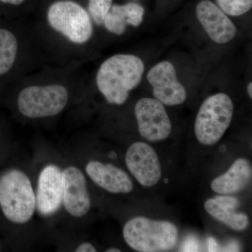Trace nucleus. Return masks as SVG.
I'll list each match as a JSON object with an SVG mask.
<instances>
[{"mask_svg": "<svg viewBox=\"0 0 252 252\" xmlns=\"http://www.w3.org/2000/svg\"><path fill=\"white\" fill-rule=\"evenodd\" d=\"M0 207L5 217L15 223H27L36 208V197L31 180L18 169L0 175Z\"/></svg>", "mask_w": 252, "mask_h": 252, "instance_id": "f03ea898", "label": "nucleus"}, {"mask_svg": "<svg viewBox=\"0 0 252 252\" xmlns=\"http://www.w3.org/2000/svg\"><path fill=\"white\" fill-rule=\"evenodd\" d=\"M68 97L67 89L61 85L29 86L18 94V109L31 119L53 117L62 112Z\"/></svg>", "mask_w": 252, "mask_h": 252, "instance_id": "39448f33", "label": "nucleus"}, {"mask_svg": "<svg viewBox=\"0 0 252 252\" xmlns=\"http://www.w3.org/2000/svg\"><path fill=\"white\" fill-rule=\"evenodd\" d=\"M248 93L250 97H252V83L250 82L248 85Z\"/></svg>", "mask_w": 252, "mask_h": 252, "instance_id": "5701e85b", "label": "nucleus"}, {"mask_svg": "<svg viewBox=\"0 0 252 252\" xmlns=\"http://www.w3.org/2000/svg\"><path fill=\"white\" fill-rule=\"evenodd\" d=\"M215 200L217 203L220 204L223 206L229 207V208L236 210L240 205V201L238 199L235 197L229 196L228 195H217L215 197Z\"/></svg>", "mask_w": 252, "mask_h": 252, "instance_id": "aec40b11", "label": "nucleus"}, {"mask_svg": "<svg viewBox=\"0 0 252 252\" xmlns=\"http://www.w3.org/2000/svg\"><path fill=\"white\" fill-rule=\"evenodd\" d=\"M126 162L129 171L143 187H154L161 178V166L157 152L145 142L131 144L126 152Z\"/></svg>", "mask_w": 252, "mask_h": 252, "instance_id": "6e6552de", "label": "nucleus"}, {"mask_svg": "<svg viewBox=\"0 0 252 252\" xmlns=\"http://www.w3.org/2000/svg\"><path fill=\"white\" fill-rule=\"evenodd\" d=\"M17 51L16 36L7 30L0 29V75L6 74L13 67Z\"/></svg>", "mask_w": 252, "mask_h": 252, "instance_id": "f3484780", "label": "nucleus"}, {"mask_svg": "<svg viewBox=\"0 0 252 252\" xmlns=\"http://www.w3.org/2000/svg\"><path fill=\"white\" fill-rule=\"evenodd\" d=\"M1 1L5 3H9V4L18 5L23 3L25 0H1Z\"/></svg>", "mask_w": 252, "mask_h": 252, "instance_id": "4be33fe9", "label": "nucleus"}, {"mask_svg": "<svg viewBox=\"0 0 252 252\" xmlns=\"http://www.w3.org/2000/svg\"><path fill=\"white\" fill-rule=\"evenodd\" d=\"M113 0H89V10L96 24H103L104 18L112 6Z\"/></svg>", "mask_w": 252, "mask_h": 252, "instance_id": "6ab92c4d", "label": "nucleus"}, {"mask_svg": "<svg viewBox=\"0 0 252 252\" xmlns=\"http://www.w3.org/2000/svg\"><path fill=\"white\" fill-rule=\"evenodd\" d=\"M204 207L210 216L237 231H243L250 225V220L246 214L238 213L234 209L223 206L217 203L215 198L207 200Z\"/></svg>", "mask_w": 252, "mask_h": 252, "instance_id": "dca6fc26", "label": "nucleus"}, {"mask_svg": "<svg viewBox=\"0 0 252 252\" xmlns=\"http://www.w3.org/2000/svg\"><path fill=\"white\" fill-rule=\"evenodd\" d=\"M107 252H121L122 251H121L120 250H119V249H117V248H110V249H108V250H107V251H106Z\"/></svg>", "mask_w": 252, "mask_h": 252, "instance_id": "b1692460", "label": "nucleus"}, {"mask_svg": "<svg viewBox=\"0 0 252 252\" xmlns=\"http://www.w3.org/2000/svg\"><path fill=\"white\" fill-rule=\"evenodd\" d=\"M36 207L39 215L49 217L59 211L63 203V171L55 165L44 167L38 180Z\"/></svg>", "mask_w": 252, "mask_h": 252, "instance_id": "9d476101", "label": "nucleus"}, {"mask_svg": "<svg viewBox=\"0 0 252 252\" xmlns=\"http://www.w3.org/2000/svg\"><path fill=\"white\" fill-rule=\"evenodd\" d=\"M252 168L248 159L238 158L229 170L211 182V189L220 195H231L246 188L252 181Z\"/></svg>", "mask_w": 252, "mask_h": 252, "instance_id": "4468645a", "label": "nucleus"}, {"mask_svg": "<svg viewBox=\"0 0 252 252\" xmlns=\"http://www.w3.org/2000/svg\"><path fill=\"white\" fill-rule=\"evenodd\" d=\"M63 203L68 213L74 217L85 216L91 206L85 176L77 167H68L63 171Z\"/></svg>", "mask_w": 252, "mask_h": 252, "instance_id": "9b49d317", "label": "nucleus"}, {"mask_svg": "<svg viewBox=\"0 0 252 252\" xmlns=\"http://www.w3.org/2000/svg\"><path fill=\"white\" fill-rule=\"evenodd\" d=\"M87 175L97 186L112 193H128L133 190L129 175L112 164L92 160L86 165Z\"/></svg>", "mask_w": 252, "mask_h": 252, "instance_id": "ddd939ff", "label": "nucleus"}, {"mask_svg": "<svg viewBox=\"0 0 252 252\" xmlns=\"http://www.w3.org/2000/svg\"><path fill=\"white\" fill-rule=\"evenodd\" d=\"M233 101L223 93L207 97L199 109L195 119L197 140L203 145L212 146L221 139L233 119Z\"/></svg>", "mask_w": 252, "mask_h": 252, "instance_id": "20e7f679", "label": "nucleus"}, {"mask_svg": "<svg viewBox=\"0 0 252 252\" xmlns=\"http://www.w3.org/2000/svg\"><path fill=\"white\" fill-rule=\"evenodd\" d=\"M147 80L153 87L155 98L167 106L180 105L187 99L185 88L179 81L171 63L162 61L149 70Z\"/></svg>", "mask_w": 252, "mask_h": 252, "instance_id": "1a4fd4ad", "label": "nucleus"}, {"mask_svg": "<svg viewBox=\"0 0 252 252\" xmlns=\"http://www.w3.org/2000/svg\"><path fill=\"white\" fill-rule=\"evenodd\" d=\"M123 235L126 243L135 251L166 252L175 248L178 229L172 222L137 217L126 223Z\"/></svg>", "mask_w": 252, "mask_h": 252, "instance_id": "7ed1b4c3", "label": "nucleus"}, {"mask_svg": "<svg viewBox=\"0 0 252 252\" xmlns=\"http://www.w3.org/2000/svg\"><path fill=\"white\" fill-rule=\"evenodd\" d=\"M48 21L54 30L75 44H84L92 36L90 16L82 6L74 1L54 3L48 11Z\"/></svg>", "mask_w": 252, "mask_h": 252, "instance_id": "423d86ee", "label": "nucleus"}, {"mask_svg": "<svg viewBox=\"0 0 252 252\" xmlns=\"http://www.w3.org/2000/svg\"><path fill=\"white\" fill-rule=\"evenodd\" d=\"M144 8L137 3L114 5L104 20L107 31L121 35L125 32L127 25L138 27L143 22Z\"/></svg>", "mask_w": 252, "mask_h": 252, "instance_id": "2eb2a0df", "label": "nucleus"}, {"mask_svg": "<svg viewBox=\"0 0 252 252\" xmlns=\"http://www.w3.org/2000/svg\"><path fill=\"white\" fill-rule=\"evenodd\" d=\"M144 71V63L137 56L115 55L101 64L96 77L97 88L109 103L122 105L140 84Z\"/></svg>", "mask_w": 252, "mask_h": 252, "instance_id": "f257e3e1", "label": "nucleus"}, {"mask_svg": "<svg viewBox=\"0 0 252 252\" xmlns=\"http://www.w3.org/2000/svg\"><path fill=\"white\" fill-rule=\"evenodd\" d=\"M217 2L223 12L232 16L246 14L252 6V0H217Z\"/></svg>", "mask_w": 252, "mask_h": 252, "instance_id": "a211bd4d", "label": "nucleus"}, {"mask_svg": "<svg viewBox=\"0 0 252 252\" xmlns=\"http://www.w3.org/2000/svg\"><path fill=\"white\" fill-rule=\"evenodd\" d=\"M97 251L94 245L89 243H84L79 245L76 250L77 252H95Z\"/></svg>", "mask_w": 252, "mask_h": 252, "instance_id": "412c9836", "label": "nucleus"}, {"mask_svg": "<svg viewBox=\"0 0 252 252\" xmlns=\"http://www.w3.org/2000/svg\"><path fill=\"white\" fill-rule=\"evenodd\" d=\"M135 114L141 136L149 142L167 139L172 131V124L163 104L157 99L144 97L135 107Z\"/></svg>", "mask_w": 252, "mask_h": 252, "instance_id": "0eeeda50", "label": "nucleus"}, {"mask_svg": "<svg viewBox=\"0 0 252 252\" xmlns=\"http://www.w3.org/2000/svg\"><path fill=\"white\" fill-rule=\"evenodd\" d=\"M196 15L210 39L217 44H226L236 36L234 23L210 0H203L197 5Z\"/></svg>", "mask_w": 252, "mask_h": 252, "instance_id": "f8f14e48", "label": "nucleus"}]
</instances>
